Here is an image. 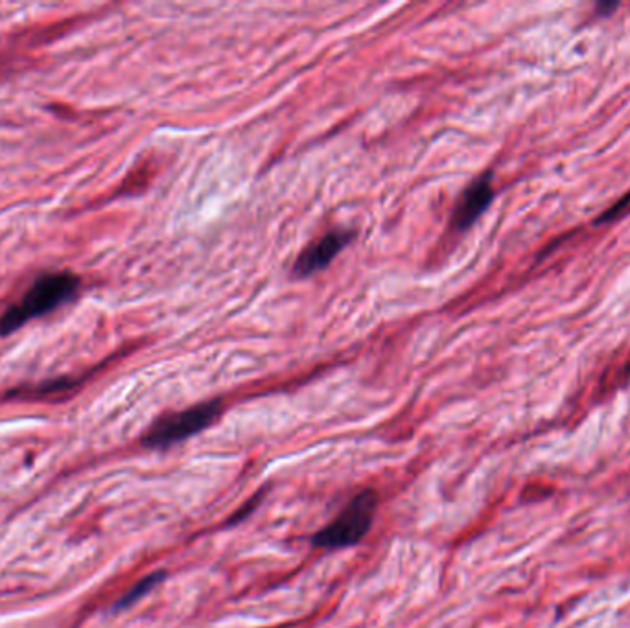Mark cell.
I'll return each mask as SVG.
<instances>
[{"label":"cell","instance_id":"6da1fadb","mask_svg":"<svg viewBox=\"0 0 630 628\" xmlns=\"http://www.w3.org/2000/svg\"><path fill=\"white\" fill-rule=\"evenodd\" d=\"M82 288V280L70 271L48 273L35 280L23 299L0 315V338H6L37 317L70 303Z\"/></svg>","mask_w":630,"mask_h":628},{"label":"cell","instance_id":"7a4b0ae2","mask_svg":"<svg viewBox=\"0 0 630 628\" xmlns=\"http://www.w3.org/2000/svg\"><path fill=\"white\" fill-rule=\"evenodd\" d=\"M376 509H378L376 490L365 489L358 492L327 527H323L312 536V544L321 549L336 551L362 542L373 527Z\"/></svg>","mask_w":630,"mask_h":628},{"label":"cell","instance_id":"3957f363","mask_svg":"<svg viewBox=\"0 0 630 628\" xmlns=\"http://www.w3.org/2000/svg\"><path fill=\"white\" fill-rule=\"evenodd\" d=\"M223 404L220 400H210L194 408L164 415L157 420L144 437V446L148 448H168L177 442L187 441L212 426L222 415Z\"/></svg>","mask_w":630,"mask_h":628},{"label":"cell","instance_id":"277c9868","mask_svg":"<svg viewBox=\"0 0 630 628\" xmlns=\"http://www.w3.org/2000/svg\"><path fill=\"white\" fill-rule=\"evenodd\" d=\"M350 240H352V233H347V231L325 234L321 240L306 247L299 255L293 266L295 277H310L314 273L323 271L330 266V262L341 253V249L349 244Z\"/></svg>","mask_w":630,"mask_h":628},{"label":"cell","instance_id":"5b68a950","mask_svg":"<svg viewBox=\"0 0 630 628\" xmlns=\"http://www.w3.org/2000/svg\"><path fill=\"white\" fill-rule=\"evenodd\" d=\"M492 181L490 175L479 177L478 181H474L470 187L465 190L463 198L459 201L454 214V227L459 231L468 229L479 216L485 212L492 201Z\"/></svg>","mask_w":630,"mask_h":628},{"label":"cell","instance_id":"8992f818","mask_svg":"<svg viewBox=\"0 0 630 628\" xmlns=\"http://www.w3.org/2000/svg\"><path fill=\"white\" fill-rule=\"evenodd\" d=\"M164 577H166L164 571H157V573H152V575L144 577L142 581L137 582V584L129 590L128 594L122 597V601L118 603V608H126V606L137 603L142 597H146V595L152 592L155 586H159V582L163 581Z\"/></svg>","mask_w":630,"mask_h":628},{"label":"cell","instance_id":"52a82bcc","mask_svg":"<svg viewBox=\"0 0 630 628\" xmlns=\"http://www.w3.org/2000/svg\"><path fill=\"white\" fill-rule=\"evenodd\" d=\"M629 205H630V192L629 194H627V196H625V198L621 199L619 203H616V205H614L612 209L608 210L607 214H605V216L601 218V221L612 220L614 216H618L619 212H623V210L627 209Z\"/></svg>","mask_w":630,"mask_h":628},{"label":"cell","instance_id":"ba28073f","mask_svg":"<svg viewBox=\"0 0 630 628\" xmlns=\"http://www.w3.org/2000/svg\"><path fill=\"white\" fill-rule=\"evenodd\" d=\"M629 373H630V367H629Z\"/></svg>","mask_w":630,"mask_h":628}]
</instances>
